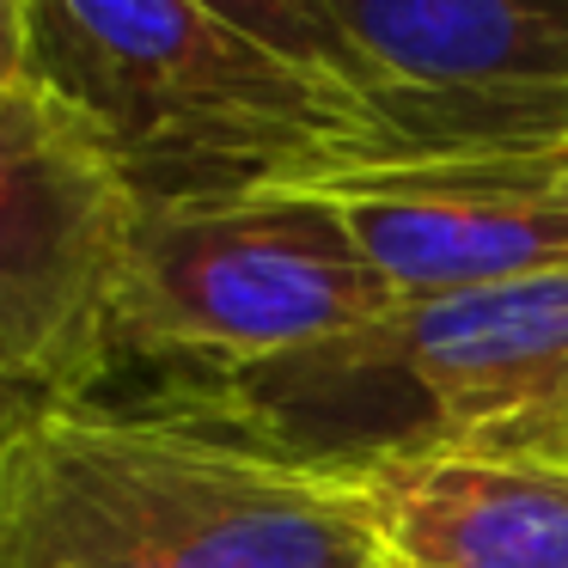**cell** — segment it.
<instances>
[{
    "instance_id": "6da1fadb",
    "label": "cell",
    "mask_w": 568,
    "mask_h": 568,
    "mask_svg": "<svg viewBox=\"0 0 568 568\" xmlns=\"http://www.w3.org/2000/svg\"><path fill=\"white\" fill-rule=\"evenodd\" d=\"M111 148L148 209L318 190L379 165L361 92L196 0H7V68Z\"/></svg>"
},
{
    "instance_id": "7a4b0ae2",
    "label": "cell",
    "mask_w": 568,
    "mask_h": 568,
    "mask_svg": "<svg viewBox=\"0 0 568 568\" xmlns=\"http://www.w3.org/2000/svg\"><path fill=\"white\" fill-rule=\"evenodd\" d=\"M226 397L251 428L336 470L397 446L489 440L568 397V270L397 306L331 348L226 379Z\"/></svg>"
},
{
    "instance_id": "3957f363",
    "label": "cell",
    "mask_w": 568,
    "mask_h": 568,
    "mask_svg": "<svg viewBox=\"0 0 568 568\" xmlns=\"http://www.w3.org/2000/svg\"><path fill=\"white\" fill-rule=\"evenodd\" d=\"M397 312L324 190L148 209L123 294V348L245 379Z\"/></svg>"
},
{
    "instance_id": "277c9868",
    "label": "cell",
    "mask_w": 568,
    "mask_h": 568,
    "mask_svg": "<svg viewBox=\"0 0 568 568\" xmlns=\"http://www.w3.org/2000/svg\"><path fill=\"white\" fill-rule=\"evenodd\" d=\"M148 202L99 135L0 80V379L7 422L92 404L123 348Z\"/></svg>"
},
{
    "instance_id": "5b68a950",
    "label": "cell",
    "mask_w": 568,
    "mask_h": 568,
    "mask_svg": "<svg viewBox=\"0 0 568 568\" xmlns=\"http://www.w3.org/2000/svg\"><path fill=\"white\" fill-rule=\"evenodd\" d=\"M43 416L178 568H397L355 470L270 440L239 409Z\"/></svg>"
},
{
    "instance_id": "8992f818",
    "label": "cell",
    "mask_w": 568,
    "mask_h": 568,
    "mask_svg": "<svg viewBox=\"0 0 568 568\" xmlns=\"http://www.w3.org/2000/svg\"><path fill=\"white\" fill-rule=\"evenodd\" d=\"M379 165L562 160L568 0H331Z\"/></svg>"
},
{
    "instance_id": "52a82bcc",
    "label": "cell",
    "mask_w": 568,
    "mask_h": 568,
    "mask_svg": "<svg viewBox=\"0 0 568 568\" xmlns=\"http://www.w3.org/2000/svg\"><path fill=\"white\" fill-rule=\"evenodd\" d=\"M392 287L428 306L568 270V160H428L318 184Z\"/></svg>"
},
{
    "instance_id": "ba28073f",
    "label": "cell",
    "mask_w": 568,
    "mask_h": 568,
    "mask_svg": "<svg viewBox=\"0 0 568 568\" xmlns=\"http://www.w3.org/2000/svg\"><path fill=\"white\" fill-rule=\"evenodd\" d=\"M397 568H568V465L483 440L348 465Z\"/></svg>"
},
{
    "instance_id": "9c48e42d",
    "label": "cell",
    "mask_w": 568,
    "mask_h": 568,
    "mask_svg": "<svg viewBox=\"0 0 568 568\" xmlns=\"http://www.w3.org/2000/svg\"><path fill=\"white\" fill-rule=\"evenodd\" d=\"M0 568H178L148 526L80 465L50 416L0 440Z\"/></svg>"
},
{
    "instance_id": "30bf717a",
    "label": "cell",
    "mask_w": 568,
    "mask_h": 568,
    "mask_svg": "<svg viewBox=\"0 0 568 568\" xmlns=\"http://www.w3.org/2000/svg\"><path fill=\"white\" fill-rule=\"evenodd\" d=\"M196 7H209V13L226 19V26H239L245 38L270 43L275 55H287V62H300V68H312V74L336 80V87L361 92L355 43L343 38L331 0H196Z\"/></svg>"
},
{
    "instance_id": "8fae6325",
    "label": "cell",
    "mask_w": 568,
    "mask_h": 568,
    "mask_svg": "<svg viewBox=\"0 0 568 568\" xmlns=\"http://www.w3.org/2000/svg\"><path fill=\"white\" fill-rule=\"evenodd\" d=\"M483 446H507V453H538V458H562L568 465V397L556 409H544V416H526L514 422V428L489 434Z\"/></svg>"
},
{
    "instance_id": "7c38bea8",
    "label": "cell",
    "mask_w": 568,
    "mask_h": 568,
    "mask_svg": "<svg viewBox=\"0 0 568 568\" xmlns=\"http://www.w3.org/2000/svg\"><path fill=\"white\" fill-rule=\"evenodd\" d=\"M562 160H568V153H562Z\"/></svg>"
}]
</instances>
